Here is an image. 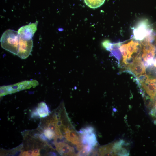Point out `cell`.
Masks as SVG:
<instances>
[{
	"instance_id": "1",
	"label": "cell",
	"mask_w": 156,
	"mask_h": 156,
	"mask_svg": "<svg viewBox=\"0 0 156 156\" xmlns=\"http://www.w3.org/2000/svg\"><path fill=\"white\" fill-rule=\"evenodd\" d=\"M20 36L18 31L9 29L2 34L0 39L2 48L14 55H17L19 47Z\"/></svg>"
},
{
	"instance_id": "2",
	"label": "cell",
	"mask_w": 156,
	"mask_h": 156,
	"mask_svg": "<svg viewBox=\"0 0 156 156\" xmlns=\"http://www.w3.org/2000/svg\"><path fill=\"white\" fill-rule=\"evenodd\" d=\"M38 84V82L36 81H27L12 85L1 86L0 88V96L15 93Z\"/></svg>"
},
{
	"instance_id": "3",
	"label": "cell",
	"mask_w": 156,
	"mask_h": 156,
	"mask_svg": "<svg viewBox=\"0 0 156 156\" xmlns=\"http://www.w3.org/2000/svg\"><path fill=\"white\" fill-rule=\"evenodd\" d=\"M150 27L146 21L139 23L133 30L134 38L142 40L148 37L154 36L153 30Z\"/></svg>"
},
{
	"instance_id": "4",
	"label": "cell",
	"mask_w": 156,
	"mask_h": 156,
	"mask_svg": "<svg viewBox=\"0 0 156 156\" xmlns=\"http://www.w3.org/2000/svg\"><path fill=\"white\" fill-rule=\"evenodd\" d=\"M151 42L148 40L144 39L142 43L143 48L142 57L145 62L144 64L145 67L153 64L155 50V47L151 44Z\"/></svg>"
},
{
	"instance_id": "5",
	"label": "cell",
	"mask_w": 156,
	"mask_h": 156,
	"mask_svg": "<svg viewBox=\"0 0 156 156\" xmlns=\"http://www.w3.org/2000/svg\"><path fill=\"white\" fill-rule=\"evenodd\" d=\"M79 133L81 135L83 144L88 145L93 148L96 145L97 143L96 136L93 127H89L83 129Z\"/></svg>"
},
{
	"instance_id": "6",
	"label": "cell",
	"mask_w": 156,
	"mask_h": 156,
	"mask_svg": "<svg viewBox=\"0 0 156 156\" xmlns=\"http://www.w3.org/2000/svg\"><path fill=\"white\" fill-rule=\"evenodd\" d=\"M33 47L32 39L26 40L20 36L19 47L17 55L22 59H25L31 54Z\"/></svg>"
},
{
	"instance_id": "7",
	"label": "cell",
	"mask_w": 156,
	"mask_h": 156,
	"mask_svg": "<svg viewBox=\"0 0 156 156\" xmlns=\"http://www.w3.org/2000/svg\"><path fill=\"white\" fill-rule=\"evenodd\" d=\"M38 23V22L36 21L21 27L18 31L20 36L26 40L32 39L37 30Z\"/></svg>"
},
{
	"instance_id": "8",
	"label": "cell",
	"mask_w": 156,
	"mask_h": 156,
	"mask_svg": "<svg viewBox=\"0 0 156 156\" xmlns=\"http://www.w3.org/2000/svg\"><path fill=\"white\" fill-rule=\"evenodd\" d=\"M140 84L150 99L154 100L156 96V78L148 77Z\"/></svg>"
},
{
	"instance_id": "9",
	"label": "cell",
	"mask_w": 156,
	"mask_h": 156,
	"mask_svg": "<svg viewBox=\"0 0 156 156\" xmlns=\"http://www.w3.org/2000/svg\"><path fill=\"white\" fill-rule=\"evenodd\" d=\"M127 68L131 71L137 76L146 74V67L139 55L134 58V62L127 66Z\"/></svg>"
},
{
	"instance_id": "10",
	"label": "cell",
	"mask_w": 156,
	"mask_h": 156,
	"mask_svg": "<svg viewBox=\"0 0 156 156\" xmlns=\"http://www.w3.org/2000/svg\"><path fill=\"white\" fill-rule=\"evenodd\" d=\"M64 134L66 140L76 145L78 150H80L82 148L83 144L80 135L78 134L75 131L70 130L68 128L65 131Z\"/></svg>"
},
{
	"instance_id": "11",
	"label": "cell",
	"mask_w": 156,
	"mask_h": 156,
	"mask_svg": "<svg viewBox=\"0 0 156 156\" xmlns=\"http://www.w3.org/2000/svg\"><path fill=\"white\" fill-rule=\"evenodd\" d=\"M55 145L57 151L62 155H73L75 154L73 148L66 143L62 142H55Z\"/></svg>"
},
{
	"instance_id": "12",
	"label": "cell",
	"mask_w": 156,
	"mask_h": 156,
	"mask_svg": "<svg viewBox=\"0 0 156 156\" xmlns=\"http://www.w3.org/2000/svg\"><path fill=\"white\" fill-rule=\"evenodd\" d=\"M36 109L40 117L45 118L49 115V110L44 102H42L39 103Z\"/></svg>"
},
{
	"instance_id": "13",
	"label": "cell",
	"mask_w": 156,
	"mask_h": 156,
	"mask_svg": "<svg viewBox=\"0 0 156 156\" xmlns=\"http://www.w3.org/2000/svg\"><path fill=\"white\" fill-rule=\"evenodd\" d=\"M128 55L127 58H130L134 53H136L138 49V46L139 45L138 42L131 40L126 44Z\"/></svg>"
},
{
	"instance_id": "14",
	"label": "cell",
	"mask_w": 156,
	"mask_h": 156,
	"mask_svg": "<svg viewBox=\"0 0 156 156\" xmlns=\"http://www.w3.org/2000/svg\"><path fill=\"white\" fill-rule=\"evenodd\" d=\"M105 0H84L86 4L92 8H97L102 5Z\"/></svg>"
},
{
	"instance_id": "15",
	"label": "cell",
	"mask_w": 156,
	"mask_h": 156,
	"mask_svg": "<svg viewBox=\"0 0 156 156\" xmlns=\"http://www.w3.org/2000/svg\"><path fill=\"white\" fill-rule=\"evenodd\" d=\"M43 133L47 138L49 140H51L53 139L57 140L55 133L51 130L46 128L44 129Z\"/></svg>"
},
{
	"instance_id": "16",
	"label": "cell",
	"mask_w": 156,
	"mask_h": 156,
	"mask_svg": "<svg viewBox=\"0 0 156 156\" xmlns=\"http://www.w3.org/2000/svg\"><path fill=\"white\" fill-rule=\"evenodd\" d=\"M119 49L123 56V60H125L127 58L128 55L126 44H123L120 46Z\"/></svg>"
},
{
	"instance_id": "17",
	"label": "cell",
	"mask_w": 156,
	"mask_h": 156,
	"mask_svg": "<svg viewBox=\"0 0 156 156\" xmlns=\"http://www.w3.org/2000/svg\"><path fill=\"white\" fill-rule=\"evenodd\" d=\"M149 114L153 118H156V100L154 102L152 108L150 110Z\"/></svg>"
},
{
	"instance_id": "18",
	"label": "cell",
	"mask_w": 156,
	"mask_h": 156,
	"mask_svg": "<svg viewBox=\"0 0 156 156\" xmlns=\"http://www.w3.org/2000/svg\"><path fill=\"white\" fill-rule=\"evenodd\" d=\"M20 156H34L33 150H29L24 151L21 153L20 154Z\"/></svg>"
},
{
	"instance_id": "19",
	"label": "cell",
	"mask_w": 156,
	"mask_h": 156,
	"mask_svg": "<svg viewBox=\"0 0 156 156\" xmlns=\"http://www.w3.org/2000/svg\"><path fill=\"white\" fill-rule=\"evenodd\" d=\"M32 118L40 117L36 109H34L32 112L31 114Z\"/></svg>"
},
{
	"instance_id": "20",
	"label": "cell",
	"mask_w": 156,
	"mask_h": 156,
	"mask_svg": "<svg viewBox=\"0 0 156 156\" xmlns=\"http://www.w3.org/2000/svg\"><path fill=\"white\" fill-rule=\"evenodd\" d=\"M34 156H37L40 155V149H36L33 150Z\"/></svg>"
},
{
	"instance_id": "21",
	"label": "cell",
	"mask_w": 156,
	"mask_h": 156,
	"mask_svg": "<svg viewBox=\"0 0 156 156\" xmlns=\"http://www.w3.org/2000/svg\"><path fill=\"white\" fill-rule=\"evenodd\" d=\"M153 64L154 66L156 67V58L154 60Z\"/></svg>"
},
{
	"instance_id": "22",
	"label": "cell",
	"mask_w": 156,
	"mask_h": 156,
	"mask_svg": "<svg viewBox=\"0 0 156 156\" xmlns=\"http://www.w3.org/2000/svg\"><path fill=\"white\" fill-rule=\"evenodd\" d=\"M155 43L156 44V33L155 34Z\"/></svg>"
}]
</instances>
